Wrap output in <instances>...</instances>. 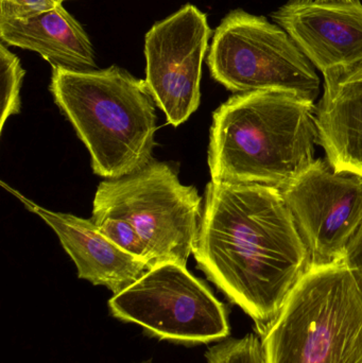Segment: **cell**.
Segmentation results:
<instances>
[{"instance_id": "1", "label": "cell", "mask_w": 362, "mask_h": 363, "mask_svg": "<svg viewBox=\"0 0 362 363\" xmlns=\"http://www.w3.org/2000/svg\"><path fill=\"white\" fill-rule=\"evenodd\" d=\"M193 255L261 332L310 267L282 191L257 184L208 183Z\"/></svg>"}, {"instance_id": "2", "label": "cell", "mask_w": 362, "mask_h": 363, "mask_svg": "<svg viewBox=\"0 0 362 363\" xmlns=\"http://www.w3.org/2000/svg\"><path fill=\"white\" fill-rule=\"evenodd\" d=\"M318 144L314 102L284 91L238 94L214 113L210 177L283 189L316 161Z\"/></svg>"}, {"instance_id": "3", "label": "cell", "mask_w": 362, "mask_h": 363, "mask_svg": "<svg viewBox=\"0 0 362 363\" xmlns=\"http://www.w3.org/2000/svg\"><path fill=\"white\" fill-rule=\"evenodd\" d=\"M50 91L89 149L97 176L115 180L152 162L157 117L146 81L117 66L91 72L55 67Z\"/></svg>"}, {"instance_id": "4", "label": "cell", "mask_w": 362, "mask_h": 363, "mask_svg": "<svg viewBox=\"0 0 362 363\" xmlns=\"http://www.w3.org/2000/svg\"><path fill=\"white\" fill-rule=\"evenodd\" d=\"M261 334L265 363H362V291L350 269L310 266Z\"/></svg>"}, {"instance_id": "5", "label": "cell", "mask_w": 362, "mask_h": 363, "mask_svg": "<svg viewBox=\"0 0 362 363\" xmlns=\"http://www.w3.org/2000/svg\"><path fill=\"white\" fill-rule=\"evenodd\" d=\"M201 196L185 186L165 163L151 162L140 172L102 182L93 213L127 220L148 252V268L178 264L186 267L197 247Z\"/></svg>"}, {"instance_id": "6", "label": "cell", "mask_w": 362, "mask_h": 363, "mask_svg": "<svg viewBox=\"0 0 362 363\" xmlns=\"http://www.w3.org/2000/svg\"><path fill=\"white\" fill-rule=\"evenodd\" d=\"M208 64L213 78L236 93L284 91L312 102L320 93L316 70L288 33L244 11L221 21Z\"/></svg>"}, {"instance_id": "7", "label": "cell", "mask_w": 362, "mask_h": 363, "mask_svg": "<svg viewBox=\"0 0 362 363\" xmlns=\"http://www.w3.org/2000/svg\"><path fill=\"white\" fill-rule=\"evenodd\" d=\"M117 319L137 324L161 340L210 343L230 335L225 305L186 267L163 264L108 301Z\"/></svg>"}, {"instance_id": "8", "label": "cell", "mask_w": 362, "mask_h": 363, "mask_svg": "<svg viewBox=\"0 0 362 363\" xmlns=\"http://www.w3.org/2000/svg\"><path fill=\"white\" fill-rule=\"evenodd\" d=\"M281 191L307 247L310 266L342 262L362 220L361 177L336 172L329 162L316 160Z\"/></svg>"}, {"instance_id": "9", "label": "cell", "mask_w": 362, "mask_h": 363, "mask_svg": "<svg viewBox=\"0 0 362 363\" xmlns=\"http://www.w3.org/2000/svg\"><path fill=\"white\" fill-rule=\"evenodd\" d=\"M210 35L206 15L193 4L183 6L146 34L145 81L174 127L199 108L202 63Z\"/></svg>"}, {"instance_id": "10", "label": "cell", "mask_w": 362, "mask_h": 363, "mask_svg": "<svg viewBox=\"0 0 362 363\" xmlns=\"http://www.w3.org/2000/svg\"><path fill=\"white\" fill-rule=\"evenodd\" d=\"M273 19L324 78L362 65L359 0H291Z\"/></svg>"}, {"instance_id": "11", "label": "cell", "mask_w": 362, "mask_h": 363, "mask_svg": "<svg viewBox=\"0 0 362 363\" xmlns=\"http://www.w3.org/2000/svg\"><path fill=\"white\" fill-rule=\"evenodd\" d=\"M1 185L12 192L28 211L42 218L55 230L66 253L74 260L79 279H86L93 285L104 286L113 294H118L149 270L146 262L106 238L91 220L48 211L6 184Z\"/></svg>"}, {"instance_id": "12", "label": "cell", "mask_w": 362, "mask_h": 363, "mask_svg": "<svg viewBox=\"0 0 362 363\" xmlns=\"http://www.w3.org/2000/svg\"><path fill=\"white\" fill-rule=\"evenodd\" d=\"M317 125L332 167L362 179V65L324 78Z\"/></svg>"}, {"instance_id": "13", "label": "cell", "mask_w": 362, "mask_h": 363, "mask_svg": "<svg viewBox=\"0 0 362 363\" xmlns=\"http://www.w3.org/2000/svg\"><path fill=\"white\" fill-rule=\"evenodd\" d=\"M0 38L4 44L40 53L53 68L97 69L89 36L62 4L23 21L0 18Z\"/></svg>"}, {"instance_id": "14", "label": "cell", "mask_w": 362, "mask_h": 363, "mask_svg": "<svg viewBox=\"0 0 362 363\" xmlns=\"http://www.w3.org/2000/svg\"><path fill=\"white\" fill-rule=\"evenodd\" d=\"M26 72L18 57L8 50L4 43L0 45V81H1V115L0 133L6 119L21 112V86Z\"/></svg>"}, {"instance_id": "15", "label": "cell", "mask_w": 362, "mask_h": 363, "mask_svg": "<svg viewBox=\"0 0 362 363\" xmlns=\"http://www.w3.org/2000/svg\"><path fill=\"white\" fill-rule=\"evenodd\" d=\"M91 220L106 238L148 266V252L135 228L129 221L100 213H93Z\"/></svg>"}, {"instance_id": "16", "label": "cell", "mask_w": 362, "mask_h": 363, "mask_svg": "<svg viewBox=\"0 0 362 363\" xmlns=\"http://www.w3.org/2000/svg\"><path fill=\"white\" fill-rule=\"evenodd\" d=\"M62 0H0V18L23 19L52 10Z\"/></svg>"}, {"instance_id": "17", "label": "cell", "mask_w": 362, "mask_h": 363, "mask_svg": "<svg viewBox=\"0 0 362 363\" xmlns=\"http://www.w3.org/2000/svg\"><path fill=\"white\" fill-rule=\"evenodd\" d=\"M342 262L350 269L362 291V220L346 245Z\"/></svg>"}, {"instance_id": "18", "label": "cell", "mask_w": 362, "mask_h": 363, "mask_svg": "<svg viewBox=\"0 0 362 363\" xmlns=\"http://www.w3.org/2000/svg\"><path fill=\"white\" fill-rule=\"evenodd\" d=\"M341 1H351V0H341Z\"/></svg>"}, {"instance_id": "19", "label": "cell", "mask_w": 362, "mask_h": 363, "mask_svg": "<svg viewBox=\"0 0 362 363\" xmlns=\"http://www.w3.org/2000/svg\"><path fill=\"white\" fill-rule=\"evenodd\" d=\"M62 1H64V0H62Z\"/></svg>"}]
</instances>
